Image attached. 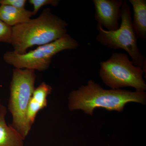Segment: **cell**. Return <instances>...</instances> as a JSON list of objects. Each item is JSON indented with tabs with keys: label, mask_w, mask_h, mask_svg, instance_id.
<instances>
[{
	"label": "cell",
	"mask_w": 146,
	"mask_h": 146,
	"mask_svg": "<svg viewBox=\"0 0 146 146\" xmlns=\"http://www.w3.org/2000/svg\"><path fill=\"white\" fill-rule=\"evenodd\" d=\"M69 101L70 110L81 109L86 114L92 115L97 108L121 112L125 104L130 102L145 104L146 94L143 91L131 92L120 89L106 90L90 80L86 86L82 85L77 90L71 92Z\"/></svg>",
	"instance_id": "6da1fadb"
},
{
	"label": "cell",
	"mask_w": 146,
	"mask_h": 146,
	"mask_svg": "<svg viewBox=\"0 0 146 146\" xmlns=\"http://www.w3.org/2000/svg\"><path fill=\"white\" fill-rule=\"evenodd\" d=\"M100 64V76L111 89L132 87L136 91L146 90L145 82L143 77V71L134 65L126 54L114 53L109 59Z\"/></svg>",
	"instance_id": "5b68a950"
},
{
	"label": "cell",
	"mask_w": 146,
	"mask_h": 146,
	"mask_svg": "<svg viewBox=\"0 0 146 146\" xmlns=\"http://www.w3.org/2000/svg\"><path fill=\"white\" fill-rule=\"evenodd\" d=\"M78 46L77 41L67 33L54 42L39 46L24 54L7 52L3 58L7 64L16 68L43 71L49 68L55 55L65 50L75 49Z\"/></svg>",
	"instance_id": "8992f818"
},
{
	"label": "cell",
	"mask_w": 146,
	"mask_h": 146,
	"mask_svg": "<svg viewBox=\"0 0 146 146\" xmlns=\"http://www.w3.org/2000/svg\"><path fill=\"white\" fill-rule=\"evenodd\" d=\"M33 16L32 11L0 5V20L11 27L26 23Z\"/></svg>",
	"instance_id": "30bf717a"
},
{
	"label": "cell",
	"mask_w": 146,
	"mask_h": 146,
	"mask_svg": "<svg viewBox=\"0 0 146 146\" xmlns=\"http://www.w3.org/2000/svg\"><path fill=\"white\" fill-rule=\"evenodd\" d=\"M132 6L133 16L132 25L138 39L146 41V1L129 0Z\"/></svg>",
	"instance_id": "9c48e42d"
},
{
	"label": "cell",
	"mask_w": 146,
	"mask_h": 146,
	"mask_svg": "<svg viewBox=\"0 0 146 146\" xmlns=\"http://www.w3.org/2000/svg\"><path fill=\"white\" fill-rule=\"evenodd\" d=\"M7 108L0 104V146H24L23 137L12 125H7Z\"/></svg>",
	"instance_id": "ba28073f"
},
{
	"label": "cell",
	"mask_w": 146,
	"mask_h": 146,
	"mask_svg": "<svg viewBox=\"0 0 146 146\" xmlns=\"http://www.w3.org/2000/svg\"><path fill=\"white\" fill-rule=\"evenodd\" d=\"M29 3L33 6V16L38 13L39 9L42 7L44 6L50 5L55 7L58 5L60 3L59 0H29Z\"/></svg>",
	"instance_id": "7c38bea8"
},
{
	"label": "cell",
	"mask_w": 146,
	"mask_h": 146,
	"mask_svg": "<svg viewBox=\"0 0 146 146\" xmlns=\"http://www.w3.org/2000/svg\"><path fill=\"white\" fill-rule=\"evenodd\" d=\"M95 19L98 25L108 31H115L119 28L123 0H93Z\"/></svg>",
	"instance_id": "52a82bcc"
},
{
	"label": "cell",
	"mask_w": 146,
	"mask_h": 146,
	"mask_svg": "<svg viewBox=\"0 0 146 146\" xmlns=\"http://www.w3.org/2000/svg\"><path fill=\"white\" fill-rule=\"evenodd\" d=\"M26 3V0H0V5L20 9H25Z\"/></svg>",
	"instance_id": "4fadbf2b"
},
{
	"label": "cell",
	"mask_w": 146,
	"mask_h": 146,
	"mask_svg": "<svg viewBox=\"0 0 146 146\" xmlns=\"http://www.w3.org/2000/svg\"><path fill=\"white\" fill-rule=\"evenodd\" d=\"M130 8L127 1H123L121 8V22L119 28L115 31H108L97 25L98 33L96 39L101 44L108 48L126 51L131 57L133 64L146 73V57L138 49V38L132 27Z\"/></svg>",
	"instance_id": "277c9868"
},
{
	"label": "cell",
	"mask_w": 146,
	"mask_h": 146,
	"mask_svg": "<svg viewBox=\"0 0 146 146\" xmlns=\"http://www.w3.org/2000/svg\"><path fill=\"white\" fill-rule=\"evenodd\" d=\"M35 71L15 68L10 83L8 108L13 117L11 125L25 139L30 130L27 119L29 102L35 89Z\"/></svg>",
	"instance_id": "3957f363"
},
{
	"label": "cell",
	"mask_w": 146,
	"mask_h": 146,
	"mask_svg": "<svg viewBox=\"0 0 146 146\" xmlns=\"http://www.w3.org/2000/svg\"><path fill=\"white\" fill-rule=\"evenodd\" d=\"M68 25L50 8L45 9L37 18L12 27L11 44L13 51L24 54L33 46L54 42L67 34Z\"/></svg>",
	"instance_id": "7a4b0ae2"
},
{
	"label": "cell",
	"mask_w": 146,
	"mask_h": 146,
	"mask_svg": "<svg viewBox=\"0 0 146 146\" xmlns=\"http://www.w3.org/2000/svg\"><path fill=\"white\" fill-rule=\"evenodd\" d=\"M12 27L0 20V42L11 44Z\"/></svg>",
	"instance_id": "8fae6325"
}]
</instances>
